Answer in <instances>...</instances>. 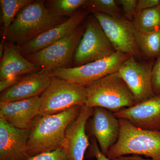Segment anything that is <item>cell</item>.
Listing matches in <instances>:
<instances>
[{"label":"cell","mask_w":160,"mask_h":160,"mask_svg":"<svg viewBox=\"0 0 160 160\" xmlns=\"http://www.w3.org/2000/svg\"><path fill=\"white\" fill-rule=\"evenodd\" d=\"M160 5V0H139L138 1L136 12L153 8Z\"/></svg>","instance_id":"28"},{"label":"cell","mask_w":160,"mask_h":160,"mask_svg":"<svg viewBox=\"0 0 160 160\" xmlns=\"http://www.w3.org/2000/svg\"><path fill=\"white\" fill-rule=\"evenodd\" d=\"M116 51L130 56L139 54L137 31L132 23L120 17H112L99 12H92Z\"/></svg>","instance_id":"9"},{"label":"cell","mask_w":160,"mask_h":160,"mask_svg":"<svg viewBox=\"0 0 160 160\" xmlns=\"http://www.w3.org/2000/svg\"><path fill=\"white\" fill-rule=\"evenodd\" d=\"M20 76L11 77L0 81V91L1 92L11 87L21 79Z\"/></svg>","instance_id":"29"},{"label":"cell","mask_w":160,"mask_h":160,"mask_svg":"<svg viewBox=\"0 0 160 160\" xmlns=\"http://www.w3.org/2000/svg\"><path fill=\"white\" fill-rule=\"evenodd\" d=\"M130 56L116 51L102 59L72 68H59L50 71L52 76L86 86L95 81L118 71Z\"/></svg>","instance_id":"6"},{"label":"cell","mask_w":160,"mask_h":160,"mask_svg":"<svg viewBox=\"0 0 160 160\" xmlns=\"http://www.w3.org/2000/svg\"><path fill=\"white\" fill-rule=\"evenodd\" d=\"M87 0H53L49 1V9L59 17L72 14L81 6H85Z\"/></svg>","instance_id":"22"},{"label":"cell","mask_w":160,"mask_h":160,"mask_svg":"<svg viewBox=\"0 0 160 160\" xmlns=\"http://www.w3.org/2000/svg\"><path fill=\"white\" fill-rule=\"evenodd\" d=\"M88 13L84 10L76 12L63 22L44 32L28 42L18 46V49L21 54L27 56L58 42L77 29Z\"/></svg>","instance_id":"13"},{"label":"cell","mask_w":160,"mask_h":160,"mask_svg":"<svg viewBox=\"0 0 160 160\" xmlns=\"http://www.w3.org/2000/svg\"><path fill=\"white\" fill-rule=\"evenodd\" d=\"M94 16H89L74 55V67L102 59L116 52Z\"/></svg>","instance_id":"7"},{"label":"cell","mask_w":160,"mask_h":160,"mask_svg":"<svg viewBox=\"0 0 160 160\" xmlns=\"http://www.w3.org/2000/svg\"><path fill=\"white\" fill-rule=\"evenodd\" d=\"M86 106L105 108L116 113L137 104L134 96L118 72L86 86Z\"/></svg>","instance_id":"4"},{"label":"cell","mask_w":160,"mask_h":160,"mask_svg":"<svg viewBox=\"0 0 160 160\" xmlns=\"http://www.w3.org/2000/svg\"><path fill=\"white\" fill-rule=\"evenodd\" d=\"M1 60L0 80L11 77L31 74L42 70L39 66L23 58L16 47L6 42Z\"/></svg>","instance_id":"18"},{"label":"cell","mask_w":160,"mask_h":160,"mask_svg":"<svg viewBox=\"0 0 160 160\" xmlns=\"http://www.w3.org/2000/svg\"><path fill=\"white\" fill-rule=\"evenodd\" d=\"M85 27L79 26L71 34L39 51L27 56V60L42 69L51 71L65 67L73 58Z\"/></svg>","instance_id":"8"},{"label":"cell","mask_w":160,"mask_h":160,"mask_svg":"<svg viewBox=\"0 0 160 160\" xmlns=\"http://www.w3.org/2000/svg\"><path fill=\"white\" fill-rule=\"evenodd\" d=\"M118 118L128 120L145 130L160 131V95L114 113Z\"/></svg>","instance_id":"15"},{"label":"cell","mask_w":160,"mask_h":160,"mask_svg":"<svg viewBox=\"0 0 160 160\" xmlns=\"http://www.w3.org/2000/svg\"><path fill=\"white\" fill-rule=\"evenodd\" d=\"M81 107L75 106L59 113L39 116L30 129L27 144L29 157L63 147L66 129L78 116Z\"/></svg>","instance_id":"1"},{"label":"cell","mask_w":160,"mask_h":160,"mask_svg":"<svg viewBox=\"0 0 160 160\" xmlns=\"http://www.w3.org/2000/svg\"></svg>","instance_id":"31"},{"label":"cell","mask_w":160,"mask_h":160,"mask_svg":"<svg viewBox=\"0 0 160 160\" xmlns=\"http://www.w3.org/2000/svg\"><path fill=\"white\" fill-rule=\"evenodd\" d=\"M122 160H151L150 159H146L143 158L138 156H134L123 157L122 158Z\"/></svg>","instance_id":"30"},{"label":"cell","mask_w":160,"mask_h":160,"mask_svg":"<svg viewBox=\"0 0 160 160\" xmlns=\"http://www.w3.org/2000/svg\"><path fill=\"white\" fill-rule=\"evenodd\" d=\"M40 97L39 116H46L86 105L87 93L86 86L52 76L49 86Z\"/></svg>","instance_id":"5"},{"label":"cell","mask_w":160,"mask_h":160,"mask_svg":"<svg viewBox=\"0 0 160 160\" xmlns=\"http://www.w3.org/2000/svg\"><path fill=\"white\" fill-rule=\"evenodd\" d=\"M50 71L42 69L23 78L8 89L2 92L0 102H11L27 99L42 94L49 86Z\"/></svg>","instance_id":"17"},{"label":"cell","mask_w":160,"mask_h":160,"mask_svg":"<svg viewBox=\"0 0 160 160\" xmlns=\"http://www.w3.org/2000/svg\"><path fill=\"white\" fill-rule=\"evenodd\" d=\"M132 24L138 32H153L160 29V5L136 12Z\"/></svg>","instance_id":"19"},{"label":"cell","mask_w":160,"mask_h":160,"mask_svg":"<svg viewBox=\"0 0 160 160\" xmlns=\"http://www.w3.org/2000/svg\"><path fill=\"white\" fill-rule=\"evenodd\" d=\"M84 7L92 12H99L116 17H120V9L114 0H87Z\"/></svg>","instance_id":"23"},{"label":"cell","mask_w":160,"mask_h":160,"mask_svg":"<svg viewBox=\"0 0 160 160\" xmlns=\"http://www.w3.org/2000/svg\"><path fill=\"white\" fill-rule=\"evenodd\" d=\"M117 2L122 6L126 18L129 20H131L133 18L136 13L138 1L119 0Z\"/></svg>","instance_id":"25"},{"label":"cell","mask_w":160,"mask_h":160,"mask_svg":"<svg viewBox=\"0 0 160 160\" xmlns=\"http://www.w3.org/2000/svg\"><path fill=\"white\" fill-rule=\"evenodd\" d=\"M93 112V108L82 106L78 116L67 127L63 148L69 160H84L86 150L90 146L86 125Z\"/></svg>","instance_id":"12"},{"label":"cell","mask_w":160,"mask_h":160,"mask_svg":"<svg viewBox=\"0 0 160 160\" xmlns=\"http://www.w3.org/2000/svg\"><path fill=\"white\" fill-rule=\"evenodd\" d=\"M89 134L95 138L103 154L108 151L118 139L120 125L114 113L102 107L93 108V114L87 122Z\"/></svg>","instance_id":"11"},{"label":"cell","mask_w":160,"mask_h":160,"mask_svg":"<svg viewBox=\"0 0 160 160\" xmlns=\"http://www.w3.org/2000/svg\"><path fill=\"white\" fill-rule=\"evenodd\" d=\"M65 21L52 13L43 1H33L18 13L3 37L22 46Z\"/></svg>","instance_id":"2"},{"label":"cell","mask_w":160,"mask_h":160,"mask_svg":"<svg viewBox=\"0 0 160 160\" xmlns=\"http://www.w3.org/2000/svg\"><path fill=\"white\" fill-rule=\"evenodd\" d=\"M89 157H95L97 160H112L103 154L100 150L98 143L95 138L92 137L89 147Z\"/></svg>","instance_id":"27"},{"label":"cell","mask_w":160,"mask_h":160,"mask_svg":"<svg viewBox=\"0 0 160 160\" xmlns=\"http://www.w3.org/2000/svg\"><path fill=\"white\" fill-rule=\"evenodd\" d=\"M32 0H1L2 21L4 32L9 28L16 17L22 9L32 2Z\"/></svg>","instance_id":"21"},{"label":"cell","mask_w":160,"mask_h":160,"mask_svg":"<svg viewBox=\"0 0 160 160\" xmlns=\"http://www.w3.org/2000/svg\"><path fill=\"white\" fill-rule=\"evenodd\" d=\"M152 66L141 63L130 56L119 69L118 72L139 103L155 95L152 85Z\"/></svg>","instance_id":"10"},{"label":"cell","mask_w":160,"mask_h":160,"mask_svg":"<svg viewBox=\"0 0 160 160\" xmlns=\"http://www.w3.org/2000/svg\"><path fill=\"white\" fill-rule=\"evenodd\" d=\"M39 96L11 102H0V118L16 128L31 129L39 116Z\"/></svg>","instance_id":"14"},{"label":"cell","mask_w":160,"mask_h":160,"mask_svg":"<svg viewBox=\"0 0 160 160\" xmlns=\"http://www.w3.org/2000/svg\"><path fill=\"white\" fill-rule=\"evenodd\" d=\"M120 134L107 157L112 160L128 155L144 156L160 160V131L140 129L125 119H118Z\"/></svg>","instance_id":"3"},{"label":"cell","mask_w":160,"mask_h":160,"mask_svg":"<svg viewBox=\"0 0 160 160\" xmlns=\"http://www.w3.org/2000/svg\"><path fill=\"white\" fill-rule=\"evenodd\" d=\"M152 85L155 94H160V58L152 69Z\"/></svg>","instance_id":"26"},{"label":"cell","mask_w":160,"mask_h":160,"mask_svg":"<svg viewBox=\"0 0 160 160\" xmlns=\"http://www.w3.org/2000/svg\"><path fill=\"white\" fill-rule=\"evenodd\" d=\"M136 39L139 49L148 57H155L160 53V29L150 32H137Z\"/></svg>","instance_id":"20"},{"label":"cell","mask_w":160,"mask_h":160,"mask_svg":"<svg viewBox=\"0 0 160 160\" xmlns=\"http://www.w3.org/2000/svg\"><path fill=\"white\" fill-rule=\"evenodd\" d=\"M30 129L16 128L0 118V160H26Z\"/></svg>","instance_id":"16"},{"label":"cell","mask_w":160,"mask_h":160,"mask_svg":"<svg viewBox=\"0 0 160 160\" xmlns=\"http://www.w3.org/2000/svg\"><path fill=\"white\" fill-rule=\"evenodd\" d=\"M26 160H69L63 147L53 151L42 152L30 157Z\"/></svg>","instance_id":"24"}]
</instances>
